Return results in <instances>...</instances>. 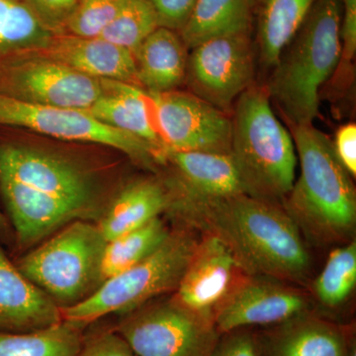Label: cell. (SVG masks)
<instances>
[{"mask_svg": "<svg viewBox=\"0 0 356 356\" xmlns=\"http://www.w3.org/2000/svg\"><path fill=\"white\" fill-rule=\"evenodd\" d=\"M123 184L113 165L81 154L0 144V197L18 257L76 221L97 224Z\"/></svg>", "mask_w": 356, "mask_h": 356, "instance_id": "obj_1", "label": "cell"}, {"mask_svg": "<svg viewBox=\"0 0 356 356\" xmlns=\"http://www.w3.org/2000/svg\"><path fill=\"white\" fill-rule=\"evenodd\" d=\"M173 193L166 215L178 225L221 238L250 275L292 284L308 280L310 252L280 204L248 194L201 198Z\"/></svg>", "mask_w": 356, "mask_h": 356, "instance_id": "obj_2", "label": "cell"}, {"mask_svg": "<svg viewBox=\"0 0 356 356\" xmlns=\"http://www.w3.org/2000/svg\"><path fill=\"white\" fill-rule=\"evenodd\" d=\"M290 129L300 175L281 206L312 242H350L356 227L353 177L337 159L332 140L324 132L313 124Z\"/></svg>", "mask_w": 356, "mask_h": 356, "instance_id": "obj_3", "label": "cell"}, {"mask_svg": "<svg viewBox=\"0 0 356 356\" xmlns=\"http://www.w3.org/2000/svg\"><path fill=\"white\" fill-rule=\"evenodd\" d=\"M341 0H317L273 67L266 89L290 127L317 117L321 88L341 60Z\"/></svg>", "mask_w": 356, "mask_h": 356, "instance_id": "obj_4", "label": "cell"}, {"mask_svg": "<svg viewBox=\"0 0 356 356\" xmlns=\"http://www.w3.org/2000/svg\"><path fill=\"white\" fill-rule=\"evenodd\" d=\"M266 86L252 84L232 112L231 154L248 195L282 203L298 165L291 133L278 120Z\"/></svg>", "mask_w": 356, "mask_h": 356, "instance_id": "obj_5", "label": "cell"}, {"mask_svg": "<svg viewBox=\"0 0 356 356\" xmlns=\"http://www.w3.org/2000/svg\"><path fill=\"white\" fill-rule=\"evenodd\" d=\"M106 243L96 222L76 221L13 261L28 280L65 310L88 299L103 284Z\"/></svg>", "mask_w": 356, "mask_h": 356, "instance_id": "obj_6", "label": "cell"}, {"mask_svg": "<svg viewBox=\"0 0 356 356\" xmlns=\"http://www.w3.org/2000/svg\"><path fill=\"white\" fill-rule=\"evenodd\" d=\"M195 232L177 225L165 242L143 261L104 281L81 303L63 310L64 320L88 327L110 315H125L152 300L175 293L197 245Z\"/></svg>", "mask_w": 356, "mask_h": 356, "instance_id": "obj_7", "label": "cell"}, {"mask_svg": "<svg viewBox=\"0 0 356 356\" xmlns=\"http://www.w3.org/2000/svg\"><path fill=\"white\" fill-rule=\"evenodd\" d=\"M114 329L137 356H213L220 334L212 321L165 295L119 316Z\"/></svg>", "mask_w": 356, "mask_h": 356, "instance_id": "obj_8", "label": "cell"}, {"mask_svg": "<svg viewBox=\"0 0 356 356\" xmlns=\"http://www.w3.org/2000/svg\"><path fill=\"white\" fill-rule=\"evenodd\" d=\"M0 126L27 128L56 139L110 147L154 173L165 165L163 152L136 136L102 123L86 109L31 104L0 95Z\"/></svg>", "mask_w": 356, "mask_h": 356, "instance_id": "obj_9", "label": "cell"}, {"mask_svg": "<svg viewBox=\"0 0 356 356\" xmlns=\"http://www.w3.org/2000/svg\"><path fill=\"white\" fill-rule=\"evenodd\" d=\"M104 89L103 79L43 56H24L0 67V95L31 104L88 110Z\"/></svg>", "mask_w": 356, "mask_h": 356, "instance_id": "obj_10", "label": "cell"}, {"mask_svg": "<svg viewBox=\"0 0 356 356\" xmlns=\"http://www.w3.org/2000/svg\"><path fill=\"white\" fill-rule=\"evenodd\" d=\"M191 51L184 81L189 92L232 115L238 98L254 84L250 35L209 40Z\"/></svg>", "mask_w": 356, "mask_h": 356, "instance_id": "obj_11", "label": "cell"}, {"mask_svg": "<svg viewBox=\"0 0 356 356\" xmlns=\"http://www.w3.org/2000/svg\"><path fill=\"white\" fill-rule=\"evenodd\" d=\"M151 95L166 151L231 153V115L189 91Z\"/></svg>", "mask_w": 356, "mask_h": 356, "instance_id": "obj_12", "label": "cell"}, {"mask_svg": "<svg viewBox=\"0 0 356 356\" xmlns=\"http://www.w3.org/2000/svg\"><path fill=\"white\" fill-rule=\"evenodd\" d=\"M248 275L221 238L202 234L172 294L187 309L214 323L218 311Z\"/></svg>", "mask_w": 356, "mask_h": 356, "instance_id": "obj_13", "label": "cell"}, {"mask_svg": "<svg viewBox=\"0 0 356 356\" xmlns=\"http://www.w3.org/2000/svg\"><path fill=\"white\" fill-rule=\"evenodd\" d=\"M310 311L313 303L301 288L248 275L218 311L214 323L222 334L240 327H270Z\"/></svg>", "mask_w": 356, "mask_h": 356, "instance_id": "obj_14", "label": "cell"}, {"mask_svg": "<svg viewBox=\"0 0 356 356\" xmlns=\"http://www.w3.org/2000/svg\"><path fill=\"white\" fill-rule=\"evenodd\" d=\"M261 356H348L355 327L310 311L255 331Z\"/></svg>", "mask_w": 356, "mask_h": 356, "instance_id": "obj_15", "label": "cell"}, {"mask_svg": "<svg viewBox=\"0 0 356 356\" xmlns=\"http://www.w3.org/2000/svg\"><path fill=\"white\" fill-rule=\"evenodd\" d=\"M63 310L21 273L0 243V334H24L63 322Z\"/></svg>", "mask_w": 356, "mask_h": 356, "instance_id": "obj_16", "label": "cell"}, {"mask_svg": "<svg viewBox=\"0 0 356 356\" xmlns=\"http://www.w3.org/2000/svg\"><path fill=\"white\" fill-rule=\"evenodd\" d=\"M34 55L51 58L95 79L140 86L132 51L100 37L55 35L46 48Z\"/></svg>", "mask_w": 356, "mask_h": 356, "instance_id": "obj_17", "label": "cell"}, {"mask_svg": "<svg viewBox=\"0 0 356 356\" xmlns=\"http://www.w3.org/2000/svg\"><path fill=\"white\" fill-rule=\"evenodd\" d=\"M165 166L172 170L166 177L177 193L201 198L248 194L229 154L166 151Z\"/></svg>", "mask_w": 356, "mask_h": 356, "instance_id": "obj_18", "label": "cell"}, {"mask_svg": "<svg viewBox=\"0 0 356 356\" xmlns=\"http://www.w3.org/2000/svg\"><path fill=\"white\" fill-rule=\"evenodd\" d=\"M173 201L168 178H139L123 184L97 222L106 242L166 214Z\"/></svg>", "mask_w": 356, "mask_h": 356, "instance_id": "obj_19", "label": "cell"}, {"mask_svg": "<svg viewBox=\"0 0 356 356\" xmlns=\"http://www.w3.org/2000/svg\"><path fill=\"white\" fill-rule=\"evenodd\" d=\"M103 81L104 92L88 109L89 113L102 123L149 143L165 156L151 93L135 84Z\"/></svg>", "mask_w": 356, "mask_h": 356, "instance_id": "obj_20", "label": "cell"}, {"mask_svg": "<svg viewBox=\"0 0 356 356\" xmlns=\"http://www.w3.org/2000/svg\"><path fill=\"white\" fill-rule=\"evenodd\" d=\"M140 88L149 93L177 90L184 83L188 49L179 33L156 28L134 54Z\"/></svg>", "mask_w": 356, "mask_h": 356, "instance_id": "obj_21", "label": "cell"}, {"mask_svg": "<svg viewBox=\"0 0 356 356\" xmlns=\"http://www.w3.org/2000/svg\"><path fill=\"white\" fill-rule=\"evenodd\" d=\"M257 0H196L179 35L188 50L209 40L250 35Z\"/></svg>", "mask_w": 356, "mask_h": 356, "instance_id": "obj_22", "label": "cell"}, {"mask_svg": "<svg viewBox=\"0 0 356 356\" xmlns=\"http://www.w3.org/2000/svg\"><path fill=\"white\" fill-rule=\"evenodd\" d=\"M317 0H261L257 42L259 62L273 69Z\"/></svg>", "mask_w": 356, "mask_h": 356, "instance_id": "obj_23", "label": "cell"}, {"mask_svg": "<svg viewBox=\"0 0 356 356\" xmlns=\"http://www.w3.org/2000/svg\"><path fill=\"white\" fill-rule=\"evenodd\" d=\"M54 36L22 0H0V67L43 50Z\"/></svg>", "mask_w": 356, "mask_h": 356, "instance_id": "obj_24", "label": "cell"}, {"mask_svg": "<svg viewBox=\"0 0 356 356\" xmlns=\"http://www.w3.org/2000/svg\"><path fill=\"white\" fill-rule=\"evenodd\" d=\"M88 327L63 321L24 334H0V356H77Z\"/></svg>", "mask_w": 356, "mask_h": 356, "instance_id": "obj_25", "label": "cell"}, {"mask_svg": "<svg viewBox=\"0 0 356 356\" xmlns=\"http://www.w3.org/2000/svg\"><path fill=\"white\" fill-rule=\"evenodd\" d=\"M170 231L165 220L156 217L144 226L107 242L102 262L103 282L151 254L165 242Z\"/></svg>", "mask_w": 356, "mask_h": 356, "instance_id": "obj_26", "label": "cell"}, {"mask_svg": "<svg viewBox=\"0 0 356 356\" xmlns=\"http://www.w3.org/2000/svg\"><path fill=\"white\" fill-rule=\"evenodd\" d=\"M356 286V242L351 240L330 252L314 282V294L327 310H337L350 299Z\"/></svg>", "mask_w": 356, "mask_h": 356, "instance_id": "obj_27", "label": "cell"}, {"mask_svg": "<svg viewBox=\"0 0 356 356\" xmlns=\"http://www.w3.org/2000/svg\"><path fill=\"white\" fill-rule=\"evenodd\" d=\"M159 27L158 15L147 0H124L118 13L99 37L135 54Z\"/></svg>", "mask_w": 356, "mask_h": 356, "instance_id": "obj_28", "label": "cell"}, {"mask_svg": "<svg viewBox=\"0 0 356 356\" xmlns=\"http://www.w3.org/2000/svg\"><path fill=\"white\" fill-rule=\"evenodd\" d=\"M124 0H79L65 25L64 34L99 37L114 19Z\"/></svg>", "mask_w": 356, "mask_h": 356, "instance_id": "obj_29", "label": "cell"}, {"mask_svg": "<svg viewBox=\"0 0 356 356\" xmlns=\"http://www.w3.org/2000/svg\"><path fill=\"white\" fill-rule=\"evenodd\" d=\"M77 356H137L127 341L102 320L88 325Z\"/></svg>", "mask_w": 356, "mask_h": 356, "instance_id": "obj_30", "label": "cell"}, {"mask_svg": "<svg viewBox=\"0 0 356 356\" xmlns=\"http://www.w3.org/2000/svg\"><path fill=\"white\" fill-rule=\"evenodd\" d=\"M42 25L53 34H64L79 0H22Z\"/></svg>", "mask_w": 356, "mask_h": 356, "instance_id": "obj_31", "label": "cell"}, {"mask_svg": "<svg viewBox=\"0 0 356 356\" xmlns=\"http://www.w3.org/2000/svg\"><path fill=\"white\" fill-rule=\"evenodd\" d=\"M213 356H261L254 327H240L220 336Z\"/></svg>", "mask_w": 356, "mask_h": 356, "instance_id": "obj_32", "label": "cell"}, {"mask_svg": "<svg viewBox=\"0 0 356 356\" xmlns=\"http://www.w3.org/2000/svg\"><path fill=\"white\" fill-rule=\"evenodd\" d=\"M158 15L161 27L179 32L184 27L196 0H147Z\"/></svg>", "mask_w": 356, "mask_h": 356, "instance_id": "obj_33", "label": "cell"}, {"mask_svg": "<svg viewBox=\"0 0 356 356\" xmlns=\"http://www.w3.org/2000/svg\"><path fill=\"white\" fill-rule=\"evenodd\" d=\"M341 54L339 67L350 65L356 53V0H341ZM337 67V69H339Z\"/></svg>", "mask_w": 356, "mask_h": 356, "instance_id": "obj_34", "label": "cell"}, {"mask_svg": "<svg viewBox=\"0 0 356 356\" xmlns=\"http://www.w3.org/2000/svg\"><path fill=\"white\" fill-rule=\"evenodd\" d=\"M334 152L343 168L351 177L356 175V125L344 124L337 131L332 140Z\"/></svg>", "mask_w": 356, "mask_h": 356, "instance_id": "obj_35", "label": "cell"}, {"mask_svg": "<svg viewBox=\"0 0 356 356\" xmlns=\"http://www.w3.org/2000/svg\"><path fill=\"white\" fill-rule=\"evenodd\" d=\"M0 243L8 248L10 250V254H13L14 248L13 227L1 210H0Z\"/></svg>", "mask_w": 356, "mask_h": 356, "instance_id": "obj_36", "label": "cell"}, {"mask_svg": "<svg viewBox=\"0 0 356 356\" xmlns=\"http://www.w3.org/2000/svg\"><path fill=\"white\" fill-rule=\"evenodd\" d=\"M348 356H356V341L353 343V346H351L350 353H348Z\"/></svg>", "mask_w": 356, "mask_h": 356, "instance_id": "obj_37", "label": "cell"}]
</instances>
